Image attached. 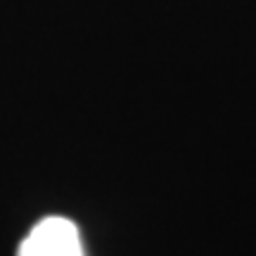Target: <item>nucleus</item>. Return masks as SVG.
<instances>
[{
  "label": "nucleus",
  "mask_w": 256,
  "mask_h": 256,
  "mask_svg": "<svg viewBox=\"0 0 256 256\" xmlns=\"http://www.w3.org/2000/svg\"><path fill=\"white\" fill-rule=\"evenodd\" d=\"M17 256H86L81 235L72 220L50 216L34 226Z\"/></svg>",
  "instance_id": "1"
}]
</instances>
